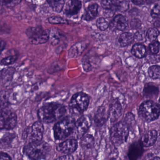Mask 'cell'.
Here are the masks:
<instances>
[{
    "label": "cell",
    "instance_id": "obj_1",
    "mask_svg": "<svg viewBox=\"0 0 160 160\" xmlns=\"http://www.w3.org/2000/svg\"><path fill=\"white\" fill-rule=\"evenodd\" d=\"M65 108L60 104L50 103L39 108L38 116L40 122L51 123L55 122L65 114Z\"/></svg>",
    "mask_w": 160,
    "mask_h": 160
},
{
    "label": "cell",
    "instance_id": "obj_2",
    "mask_svg": "<svg viewBox=\"0 0 160 160\" xmlns=\"http://www.w3.org/2000/svg\"><path fill=\"white\" fill-rule=\"evenodd\" d=\"M75 122L74 118L68 116L56 123L53 128L55 140H63L72 134L75 130Z\"/></svg>",
    "mask_w": 160,
    "mask_h": 160
},
{
    "label": "cell",
    "instance_id": "obj_3",
    "mask_svg": "<svg viewBox=\"0 0 160 160\" xmlns=\"http://www.w3.org/2000/svg\"><path fill=\"white\" fill-rule=\"evenodd\" d=\"M49 150V146L45 142L28 143L23 148L24 154L33 160L43 159Z\"/></svg>",
    "mask_w": 160,
    "mask_h": 160
},
{
    "label": "cell",
    "instance_id": "obj_4",
    "mask_svg": "<svg viewBox=\"0 0 160 160\" xmlns=\"http://www.w3.org/2000/svg\"><path fill=\"white\" fill-rule=\"evenodd\" d=\"M129 134V127L126 122H120L114 125L110 132V139L113 144L118 147L126 142Z\"/></svg>",
    "mask_w": 160,
    "mask_h": 160
},
{
    "label": "cell",
    "instance_id": "obj_5",
    "mask_svg": "<svg viewBox=\"0 0 160 160\" xmlns=\"http://www.w3.org/2000/svg\"><path fill=\"white\" fill-rule=\"evenodd\" d=\"M160 105L153 101L143 102L139 108L140 117L146 122H152L158 118L160 115Z\"/></svg>",
    "mask_w": 160,
    "mask_h": 160
},
{
    "label": "cell",
    "instance_id": "obj_6",
    "mask_svg": "<svg viewBox=\"0 0 160 160\" xmlns=\"http://www.w3.org/2000/svg\"><path fill=\"white\" fill-rule=\"evenodd\" d=\"M29 41L33 45L44 44L49 40L50 30H44L41 26L29 27L26 30Z\"/></svg>",
    "mask_w": 160,
    "mask_h": 160
},
{
    "label": "cell",
    "instance_id": "obj_7",
    "mask_svg": "<svg viewBox=\"0 0 160 160\" xmlns=\"http://www.w3.org/2000/svg\"><path fill=\"white\" fill-rule=\"evenodd\" d=\"M89 103L88 95L83 92H79L72 96L70 102L69 107L73 113L80 114L86 111Z\"/></svg>",
    "mask_w": 160,
    "mask_h": 160
},
{
    "label": "cell",
    "instance_id": "obj_8",
    "mask_svg": "<svg viewBox=\"0 0 160 160\" xmlns=\"http://www.w3.org/2000/svg\"><path fill=\"white\" fill-rule=\"evenodd\" d=\"M44 126L40 121L35 122L26 128L23 134V139L28 143L41 141L43 138Z\"/></svg>",
    "mask_w": 160,
    "mask_h": 160
},
{
    "label": "cell",
    "instance_id": "obj_9",
    "mask_svg": "<svg viewBox=\"0 0 160 160\" xmlns=\"http://www.w3.org/2000/svg\"><path fill=\"white\" fill-rule=\"evenodd\" d=\"M17 123V116L13 111L5 110L0 115V129L11 130Z\"/></svg>",
    "mask_w": 160,
    "mask_h": 160
},
{
    "label": "cell",
    "instance_id": "obj_10",
    "mask_svg": "<svg viewBox=\"0 0 160 160\" xmlns=\"http://www.w3.org/2000/svg\"><path fill=\"white\" fill-rule=\"evenodd\" d=\"M91 120L87 116H82L75 122L74 131H76L78 138H81L89 129L91 126Z\"/></svg>",
    "mask_w": 160,
    "mask_h": 160
},
{
    "label": "cell",
    "instance_id": "obj_11",
    "mask_svg": "<svg viewBox=\"0 0 160 160\" xmlns=\"http://www.w3.org/2000/svg\"><path fill=\"white\" fill-rule=\"evenodd\" d=\"M109 26L113 31H124L128 27V21L125 16L118 15L111 21Z\"/></svg>",
    "mask_w": 160,
    "mask_h": 160
},
{
    "label": "cell",
    "instance_id": "obj_12",
    "mask_svg": "<svg viewBox=\"0 0 160 160\" xmlns=\"http://www.w3.org/2000/svg\"><path fill=\"white\" fill-rule=\"evenodd\" d=\"M78 148V142L76 139H68L57 145L56 149L58 152L70 154L76 151Z\"/></svg>",
    "mask_w": 160,
    "mask_h": 160
},
{
    "label": "cell",
    "instance_id": "obj_13",
    "mask_svg": "<svg viewBox=\"0 0 160 160\" xmlns=\"http://www.w3.org/2000/svg\"><path fill=\"white\" fill-rule=\"evenodd\" d=\"M143 148L139 141L132 143L128 152L129 159L130 160H138L143 154Z\"/></svg>",
    "mask_w": 160,
    "mask_h": 160
},
{
    "label": "cell",
    "instance_id": "obj_14",
    "mask_svg": "<svg viewBox=\"0 0 160 160\" xmlns=\"http://www.w3.org/2000/svg\"><path fill=\"white\" fill-rule=\"evenodd\" d=\"M157 137L158 133L157 131L153 130L142 136L139 142L143 147H150L155 144Z\"/></svg>",
    "mask_w": 160,
    "mask_h": 160
},
{
    "label": "cell",
    "instance_id": "obj_15",
    "mask_svg": "<svg viewBox=\"0 0 160 160\" xmlns=\"http://www.w3.org/2000/svg\"><path fill=\"white\" fill-rule=\"evenodd\" d=\"M82 7V3L80 0H69L65 8V13L67 16L77 15Z\"/></svg>",
    "mask_w": 160,
    "mask_h": 160
},
{
    "label": "cell",
    "instance_id": "obj_16",
    "mask_svg": "<svg viewBox=\"0 0 160 160\" xmlns=\"http://www.w3.org/2000/svg\"><path fill=\"white\" fill-rule=\"evenodd\" d=\"M123 112L122 105L118 101L116 100L111 103L108 112V116L112 122L116 121L119 118Z\"/></svg>",
    "mask_w": 160,
    "mask_h": 160
},
{
    "label": "cell",
    "instance_id": "obj_17",
    "mask_svg": "<svg viewBox=\"0 0 160 160\" xmlns=\"http://www.w3.org/2000/svg\"><path fill=\"white\" fill-rule=\"evenodd\" d=\"M108 118V112H106L105 108L104 107H101L97 111L94 120L97 126H101L106 122Z\"/></svg>",
    "mask_w": 160,
    "mask_h": 160
},
{
    "label": "cell",
    "instance_id": "obj_18",
    "mask_svg": "<svg viewBox=\"0 0 160 160\" xmlns=\"http://www.w3.org/2000/svg\"><path fill=\"white\" fill-rule=\"evenodd\" d=\"M99 6L94 3L88 7L84 15V19L89 21L95 18L98 13Z\"/></svg>",
    "mask_w": 160,
    "mask_h": 160
},
{
    "label": "cell",
    "instance_id": "obj_19",
    "mask_svg": "<svg viewBox=\"0 0 160 160\" xmlns=\"http://www.w3.org/2000/svg\"><path fill=\"white\" fill-rule=\"evenodd\" d=\"M85 49L84 43L79 42L72 46L69 52V56L70 58H76L80 56Z\"/></svg>",
    "mask_w": 160,
    "mask_h": 160
},
{
    "label": "cell",
    "instance_id": "obj_20",
    "mask_svg": "<svg viewBox=\"0 0 160 160\" xmlns=\"http://www.w3.org/2000/svg\"><path fill=\"white\" fill-rule=\"evenodd\" d=\"M132 55L141 59L146 56L147 50L145 47L141 44H136L133 46L131 50Z\"/></svg>",
    "mask_w": 160,
    "mask_h": 160
},
{
    "label": "cell",
    "instance_id": "obj_21",
    "mask_svg": "<svg viewBox=\"0 0 160 160\" xmlns=\"http://www.w3.org/2000/svg\"><path fill=\"white\" fill-rule=\"evenodd\" d=\"M134 35L130 32L123 33L118 38V42L122 47H126L134 40Z\"/></svg>",
    "mask_w": 160,
    "mask_h": 160
},
{
    "label": "cell",
    "instance_id": "obj_22",
    "mask_svg": "<svg viewBox=\"0 0 160 160\" xmlns=\"http://www.w3.org/2000/svg\"><path fill=\"white\" fill-rule=\"evenodd\" d=\"M119 2L118 0H102L101 5L106 10L117 11Z\"/></svg>",
    "mask_w": 160,
    "mask_h": 160
},
{
    "label": "cell",
    "instance_id": "obj_23",
    "mask_svg": "<svg viewBox=\"0 0 160 160\" xmlns=\"http://www.w3.org/2000/svg\"><path fill=\"white\" fill-rule=\"evenodd\" d=\"M81 147L84 149H90L95 144V139L91 134H86L81 137L80 141Z\"/></svg>",
    "mask_w": 160,
    "mask_h": 160
},
{
    "label": "cell",
    "instance_id": "obj_24",
    "mask_svg": "<svg viewBox=\"0 0 160 160\" xmlns=\"http://www.w3.org/2000/svg\"><path fill=\"white\" fill-rule=\"evenodd\" d=\"M14 68H5L0 71V82L3 83L7 82L12 79L13 74H14Z\"/></svg>",
    "mask_w": 160,
    "mask_h": 160
},
{
    "label": "cell",
    "instance_id": "obj_25",
    "mask_svg": "<svg viewBox=\"0 0 160 160\" xmlns=\"http://www.w3.org/2000/svg\"><path fill=\"white\" fill-rule=\"evenodd\" d=\"M53 10L57 13H60L63 10L65 5L64 0H47Z\"/></svg>",
    "mask_w": 160,
    "mask_h": 160
},
{
    "label": "cell",
    "instance_id": "obj_26",
    "mask_svg": "<svg viewBox=\"0 0 160 160\" xmlns=\"http://www.w3.org/2000/svg\"><path fill=\"white\" fill-rule=\"evenodd\" d=\"M50 43L53 46H56L59 44L60 40V34L56 30L50 31L49 39Z\"/></svg>",
    "mask_w": 160,
    "mask_h": 160
},
{
    "label": "cell",
    "instance_id": "obj_27",
    "mask_svg": "<svg viewBox=\"0 0 160 160\" xmlns=\"http://www.w3.org/2000/svg\"><path fill=\"white\" fill-rule=\"evenodd\" d=\"M149 77L153 79H159L160 68L159 66L155 65L150 67L148 70Z\"/></svg>",
    "mask_w": 160,
    "mask_h": 160
},
{
    "label": "cell",
    "instance_id": "obj_28",
    "mask_svg": "<svg viewBox=\"0 0 160 160\" xmlns=\"http://www.w3.org/2000/svg\"><path fill=\"white\" fill-rule=\"evenodd\" d=\"M8 95L7 92H0V112L8 106Z\"/></svg>",
    "mask_w": 160,
    "mask_h": 160
},
{
    "label": "cell",
    "instance_id": "obj_29",
    "mask_svg": "<svg viewBox=\"0 0 160 160\" xmlns=\"http://www.w3.org/2000/svg\"><path fill=\"white\" fill-rule=\"evenodd\" d=\"M159 35V32L156 28H152L149 29L147 32L146 34V38L148 41H155Z\"/></svg>",
    "mask_w": 160,
    "mask_h": 160
},
{
    "label": "cell",
    "instance_id": "obj_30",
    "mask_svg": "<svg viewBox=\"0 0 160 160\" xmlns=\"http://www.w3.org/2000/svg\"><path fill=\"white\" fill-rule=\"evenodd\" d=\"M18 58V55H9L1 60L0 64L2 66H7L12 64L16 62Z\"/></svg>",
    "mask_w": 160,
    "mask_h": 160
},
{
    "label": "cell",
    "instance_id": "obj_31",
    "mask_svg": "<svg viewBox=\"0 0 160 160\" xmlns=\"http://www.w3.org/2000/svg\"><path fill=\"white\" fill-rule=\"evenodd\" d=\"M96 24L97 27L101 31H105L109 27V23L103 18H101L98 19Z\"/></svg>",
    "mask_w": 160,
    "mask_h": 160
},
{
    "label": "cell",
    "instance_id": "obj_32",
    "mask_svg": "<svg viewBox=\"0 0 160 160\" xmlns=\"http://www.w3.org/2000/svg\"><path fill=\"white\" fill-rule=\"evenodd\" d=\"M49 22L50 23L53 24H66L68 23L67 20L57 16L50 17L49 18Z\"/></svg>",
    "mask_w": 160,
    "mask_h": 160
},
{
    "label": "cell",
    "instance_id": "obj_33",
    "mask_svg": "<svg viewBox=\"0 0 160 160\" xmlns=\"http://www.w3.org/2000/svg\"><path fill=\"white\" fill-rule=\"evenodd\" d=\"M149 49L153 54H157L160 50V43L158 41H155L149 45Z\"/></svg>",
    "mask_w": 160,
    "mask_h": 160
},
{
    "label": "cell",
    "instance_id": "obj_34",
    "mask_svg": "<svg viewBox=\"0 0 160 160\" xmlns=\"http://www.w3.org/2000/svg\"><path fill=\"white\" fill-rule=\"evenodd\" d=\"M129 8V4L128 2L127 1L120 2L117 11L121 12H125Z\"/></svg>",
    "mask_w": 160,
    "mask_h": 160
},
{
    "label": "cell",
    "instance_id": "obj_35",
    "mask_svg": "<svg viewBox=\"0 0 160 160\" xmlns=\"http://www.w3.org/2000/svg\"><path fill=\"white\" fill-rule=\"evenodd\" d=\"M151 17L154 18H159L160 16V4H157L154 6L151 12Z\"/></svg>",
    "mask_w": 160,
    "mask_h": 160
},
{
    "label": "cell",
    "instance_id": "obj_36",
    "mask_svg": "<svg viewBox=\"0 0 160 160\" xmlns=\"http://www.w3.org/2000/svg\"><path fill=\"white\" fill-rule=\"evenodd\" d=\"M83 66L84 68V70L87 72L90 71L91 69V65L90 64L88 61H86V60L83 61Z\"/></svg>",
    "mask_w": 160,
    "mask_h": 160
},
{
    "label": "cell",
    "instance_id": "obj_37",
    "mask_svg": "<svg viewBox=\"0 0 160 160\" xmlns=\"http://www.w3.org/2000/svg\"><path fill=\"white\" fill-rule=\"evenodd\" d=\"M0 160H12L10 156L4 152H0Z\"/></svg>",
    "mask_w": 160,
    "mask_h": 160
},
{
    "label": "cell",
    "instance_id": "obj_38",
    "mask_svg": "<svg viewBox=\"0 0 160 160\" xmlns=\"http://www.w3.org/2000/svg\"><path fill=\"white\" fill-rule=\"evenodd\" d=\"M143 33L142 32H138L134 35V39L137 40H141L143 39L144 38Z\"/></svg>",
    "mask_w": 160,
    "mask_h": 160
},
{
    "label": "cell",
    "instance_id": "obj_39",
    "mask_svg": "<svg viewBox=\"0 0 160 160\" xmlns=\"http://www.w3.org/2000/svg\"><path fill=\"white\" fill-rule=\"evenodd\" d=\"M141 24V22L138 19H133L131 22V25L133 28L138 27Z\"/></svg>",
    "mask_w": 160,
    "mask_h": 160
},
{
    "label": "cell",
    "instance_id": "obj_40",
    "mask_svg": "<svg viewBox=\"0 0 160 160\" xmlns=\"http://www.w3.org/2000/svg\"><path fill=\"white\" fill-rule=\"evenodd\" d=\"M6 43L4 41L0 39V54L2 53L4 49L5 48Z\"/></svg>",
    "mask_w": 160,
    "mask_h": 160
},
{
    "label": "cell",
    "instance_id": "obj_41",
    "mask_svg": "<svg viewBox=\"0 0 160 160\" xmlns=\"http://www.w3.org/2000/svg\"><path fill=\"white\" fill-rule=\"evenodd\" d=\"M131 1L133 3L137 5L143 4L145 2V0H131Z\"/></svg>",
    "mask_w": 160,
    "mask_h": 160
},
{
    "label": "cell",
    "instance_id": "obj_42",
    "mask_svg": "<svg viewBox=\"0 0 160 160\" xmlns=\"http://www.w3.org/2000/svg\"><path fill=\"white\" fill-rule=\"evenodd\" d=\"M61 160H74V159H73L72 156L67 155V156L63 157V158H61Z\"/></svg>",
    "mask_w": 160,
    "mask_h": 160
},
{
    "label": "cell",
    "instance_id": "obj_43",
    "mask_svg": "<svg viewBox=\"0 0 160 160\" xmlns=\"http://www.w3.org/2000/svg\"><path fill=\"white\" fill-rule=\"evenodd\" d=\"M0 1L3 3L7 4L11 3L13 1V0H0Z\"/></svg>",
    "mask_w": 160,
    "mask_h": 160
},
{
    "label": "cell",
    "instance_id": "obj_44",
    "mask_svg": "<svg viewBox=\"0 0 160 160\" xmlns=\"http://www.w3.org/2000/svg\"><path fill=\"white\" fill-rule=\"evenodd\" d=\"M82 1L84 2H89V1H91V0H82Z\"/></svg>",
    "mask_w": 160,
    "mask_h": 160
},
{
    "label": "cell",
    "instance_id": "obj_45",
    "mask_svg": "<svg viewBox=\"0 0 160 160\" xmlns=\"http://www.w3.org/2000/svg\"></svg>",
    "mask_w": 160,
    "mask_h": 160
}]
</instances>
